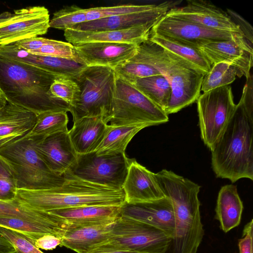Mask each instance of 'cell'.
Segmentation results:
<instances>
[{
  "mask_svg": "<svg viewBox=\"0 0 253 253\" xmlns=\"http://www.w3.org/2000/svg\"><path fill=\"white\" fill-rule=\"evenodd\" d=\"M0 253H17L13 245L0 234Z\"/></svg>",
  "mask_w": 253,
  "mask_h": 253,
  "instance_id": "obj_45",
  "label": "cell"
},
{
  "mask_svg": "<svg viewBox=\"0 0 253 253\" xmlns=\"http://www.w3.org/2000/svg\"><path fill=\"white\" fill-rule=\"evenodd\" d=\"M120 215L149 224L173 237L174 211L171 201L166 196L152 201L126 203L121 207Z\"/></svg>",
  "mask_w": 253,
  "mask_h": 253,
  "instance_id": "obj_19",
  "label": "cell"
},
{
  "mask_svg": "<svg viewBox=\"0 0 253 253\" xmlns=\"http://www.w3.org/2000/svg\"><path fill=\"white\" fill-rule=\"evenodd\" d=\"M244 207L236 185L227 184L220 188L215 209V218L227 233L240 223Z\"/></svg>",
  "mask_w": 253,
  "mask_h": 253,
  "instance_id": "obj_27",
  "label": "cell"
},
{
  "mask_svg": "<svg viewBox=\"0 0 253 253\" xmlns=\"http://www.w3.org/2000/svg\"><path fill=\"white\" fill-rule=\"evenodd\" d=\"M86 21L85 8L72 5L66 6L53 13L49 27L64 31Z\"/></svg>",
  "mask_w": 253,
  "mask_h": 253,
  "instance_id": "obj_36",
  "label": "cell"
},
{
  "mask_svg": "<svg viewBox=\"0 0 253 253\" xmlns=\"http://www.w3.org/2000/svg\"><path fill=\"white\" fill-rule=\"evenodd\" d=\"M171 240V237L155 227L120 214L112 224L110 238L93 250L167 253Z\"/></svg>",
  "mask_w": 253,
  "mask_h": 253,
  "instance_id": "obj_9",
  "label": "cell"
},
{
  "mask_svg": "<svg viewBox=\"0 0 253 253\" xmlns=\"http://www.w3.org/2000/svg\"><path fill=\"white\" fill-rule=\"evenodd\" d=\"M116 78L112 68L91 66L73 79L80 90L78 100L70 109L73 122L84 117H98L106 123L112 112Z\"/></svg>",
  "mask_w": 253,
  "mask_h": 253,
  "instance_id": "obj_6",
  "label": "cell"
},
{
  "mask_svg": "<svg viewBox=\"0 0 253 253\" xmlns=\"http://www.w3.org/2000/svg\"><path fill=\"white\" fill-rule=\"evenodd\" d=\"M0 234L13 245L17 253H43L35 246V240L17 231L0 226Z\"/></svg>",
  "mask_w": 253,
  "mask_h": 253,
  "instance_id": "obj_38",
  "label": "cell"
},
{
  "mask_svg": "<svg viewBox=\"0 0 253 253\" xmlns=\"http://www.w3.org/2000/svg\"><path fill=\"white\" fill-rule=\"evenodd\" d=\"M16 199L27 207L44 211L87 206L121 207L126 203L123 189L82 180L69 171L61 186L43 190L17 189Z\"/></svg>",
  "mask_w": 253,
  "mask_h": 253,
  "instance_id": "obj_4",
  "label": "cell"
},
{
  "mask_svg": "<svg viewBox=\"0 0 253 253\" xmlns=\"http://www.w3.org/2000/svg\"><path fill=\"white\" fill-rule=\"evenodd\" d=\"M129 160L125 153L77 154V161L69 171L82 180L119 190L123 189Z\"/></svg>",
  "mask_w": 253,
  "mask_h": 253,
  "instance_id": "obj_11",
  "label": "cell"
},
{
  "mask_svg": "<svg viewBox=\"0 0 253 253\" xmlns=\"http://www.w3.org/2000/svg\"><path fill=\"white\" fill-rule=\"evenodd\" d=\"M246 79L241 98L211 152V166L218 178L234 183L253 180V82Z\"/></svg>",
  "mask_w": 253,
  "mask_h": 253,
  "instance_id": "obj_1",
  "label": "cell"
},
{
  "mask_svg": "<svg viewBox=\"0 0 253 253\" xmlns=\"http://www.w3.org/2000/svg\"><path fill=\"white\" fill-rule=\"evenodd\" d=\"M0 56L35 66L58 77L72 79L86 67L67 59L32 53L15 43L0 45Z\"/></svg>",
  "mask_w": 253,
  "mask_h": 253,
  "instance_id": "obj_17",
  "label": "cell"
},
{
  "mask_svg": "<svg viewBox=\"0 0 253 253\" xmlns=\"http://www.w3.org/2000/svg\"><path fill=\"white\" fill-rule=\"evenodd\" d=\"M149 39L183 60L204 76L211 67L208 59L199 49L156 36L149 35Z\"/></svg>",
  "mask_w": 253,
  "mask_h": 253,
  "instance_id": "obj_30",
  "label": "cell"
},
{
  "mask_svg": "<svg viewBox=\"0 0 253 253\" xmlns=\"http://www.w3.org/2000/svg\"><path fill=\"white\" fill-rule=\"evenodd\" d=\"M226 12L239 27L245 40L251 45L253 43V28L251 25L236 12L227 9Z\"/></svg>",
  "mask_w": 253,
  "mask_h": 253,
  "instance_id": "obj_41",
  "label": "cell"
},
{
  "mask_svg": "<svg viewBox=\"0 0 253 253\" xmlns=\"http://www.w3.org/2000/svg\"><path fill=\"white\" fill-rule=\"evenodd\" d=\"M108 124L102 118L84 117L74 122L68 134L78 154L94 152L102 140Z\"/></svg>",
  "mask_w": 253,
  "mask_h": 253,
  "instance_id": "obj_26",
  "label": "cell"
},
{
  "mask_svg": "<svg viewBox=\"0 0 253 253\" xmlns=\"http://www.w3.org/2000/svg\"><path fill=\"white\" fill-rule=\"evenodd\" d=\"M196 102L201 137L211 151L236 107L232 88L227 85L203 92Z\"/></svg>",
  "mask_w": 253,
  "mask_h": 253,
  "instance_id": "obj_10",
  "label": "cell"
},
{
  "mask_svg": "<svg viewBox=\"0 0 253 253\" xmlns=\"http://www.w3.org/2000/svg\"><path fill=\"white\" fill-rule=\"evenodd\" d=\"M157 21L120 30L85 32L69 29L64 31V36L68 42L73 45L93 42L138 44L148 39L150 30Z\"/></svg>",
  "mask_w": 253,
  "mask_h": 253,
  "instance_id": "obj_23",
  "label": "cell"
},
{
  "mask_svg": "<svg viewBox=\"0 0 253 253\" xmlns=\"http://www.w3.org/2000/svg\"><path fill=\"white\" fill-rule=\"evenodd\" d=\"M12 13L8 11H5L0 13V23L7 20Z\"/></svg>",
  "mask_w": 253,
  "mask_h": 253,
  "instance_id": "obj_47",
  "label": "cell"
},
{
  "mask_svg": "<svg viewBox=\"0 0 253 253\" xmlns=\"http://www.w3.org/2000/svg\"><path fill=\"white\" fill-rule=\"evenodd\" d=\"M123 189L126 203L128 204L152 201L165 197L156 173L141 165L134 159L129 160Z\"/></svg>",
  "mask_w": 253,
  "mask_h": 253,
  "instance_id": "obj_21",
  "label": "cell"
},
{
  "mask_svg": "<svg viewBox=\"0 0 253 253\" xmlns=\"http://www.w3.org/2000/svg\"><path fill=\"white\" fill-rule=\"evenodd\" d=\"M49 22V11L43 6L14 10L7 20L0 23V45L44 35Z\"/></svg>",
  "mask_w": 253,
  "mask_h": 253,
  "instance_id": "obj_13",
  "label": "cell"
},
{
  "mask_svg": "<svg viewBox=\"0 0 253 253\" xmlns=\"http://www.w3.org/2000/svg\"><path fill=\"white\" fill-rule=\"evenodd\" d=\"M56 41V40L37 37L21 40L14 43L29 52H32L40 49L44 45L54 43Z\"/></svg>",
  "mask_w": 253,
  "mask_h": 253,
  "instance_id": "obj_43",
  "label": "cell"
},
{
  "mask_svg": "<svg viewBox=\"0 0 253 253\" xmlns=\"http://www.w3.org/2000/svg\"><path fill=\"white\" fill-rule=\"evenodd\" d=\"M121 207L87 206L51 211L49 212L65 219L70 225L97 226L113 223L120 214Z\"/></svg>",
  "mask_w": 253,
  "mask_h": 253,
  "instance_id": "obj_24",
  "label": "cell"
},
{
  "mask_svg": "<svg viewBox=\"0 0 253 253\" xmlns=\"http://www.w3.org/2000/svg\"><path fill=\"white\" fill-rule=\"evenodd\" d=\"M244 76L242 71L237 67L225 62L213 64L209 72L204 76L201 91L206 92L216 88L233 83L236 77Z\"/></svg>",
  "mask_w": 253,
  "mask_h": 253,
  "instance_id": "obj_34",
  "label": "cell"
},
{
  "mask_svg": "<svg viewBox=\"0 0 253 253\" xmlns=\"http://www.w3.org/2000/svg\"><path fill=\"white\" fill-rule=\"evenodd\" d=\"M156 176L165 196L171 201L174 211V231L168 252L197 253L204 235L198 198L201 186L166 169Z\"/></svg>",
  "mask_w": 253,
  "mask_h": 253,
  "instance_id": "obj_3",
  "label": "cell"
},
{
  "mask_svg": "<svg viewBox=\"0 0 253 253\" xmlns=\"http://www.w3.org/2000/svg\"><path fill=\"white\" fill-rule=\"evenodd\" d=\"M169 120L164 110L132 84L117 76L112 112L106 124L114 126L140 124L156 126Z\"/></svg>",
  "mask_w": 253,
  "mask_h": 253,
  "instance_id": "obj_8",
  "label": "cell"
},
{
  "mask_svg": "<svg viewBox=\"0 0 253 253\" xmlns=\"http://www.w3.org/2000/svg\"><path fill=\"white\" fill-rule=\"evenodd\" d=\"M0 216L20 218L65 227L68 225L63 218L48 211L27 207L16 198L11 201L0 200Z\"/></svg>",
  "mask_w": 253,
  "mask_h": 253,
  "instance_id": "obj_29",
  "label": "cell"
},
{
  "mask_svg": "<svg viewBox=\"0 0 253 253\" xmlns=\"http://www.w3.org/2000/svg\"><path fill=\"white\" fill-rule=\"evenodd\" d=\"M112 224L85 226L68 224L61 238L60 246L77 253H89L107 242L111 236Z\"/></svg>",
  "mask_w": 253,
  "mask_h": 253,
  "instance_id": "obj_25",
  "label": "cell"
},
{
  "mask_svg": "<svg viewBox=\"0 0 253 253\" xmlns=\"http://www.w3.org/2000/svg\"><path fill=\"white\" fill-rule=\"evenodd\" d=\"M49 93L54 98L62 100L73 106L80 97V88L72 79L58 77L52 83Z\"/></svg>",
  "mask_w": 253,
  "mask_h": 253,
  "instance_id": "obj_37",
  "label": "cell"
},
{
  "mask_svg": "<svg viewBox=\"0 0 253 253\" xmlns=\"http://www.w3.org/2000/svg\"><path fill=\"white\" fill-rule=\"evenodd\" d=\"M129 59L153 67L168 81L172 90L165 111L168 116L191 105L200 96L204 75L149 38L138 45Z\"/></svg>",
  "mask_w": 253,
  "mask_h": 253,
  "instance_id": "obj_5",
  "label": "cell"
},
{
  "mask_svg": "<svg viewBox=\"0 0 253 253\" xmlns=\"http://www.w3.org/2000/svg\"><path fill=\"white\" fill-rule=\"evenodd\" d=\"M6 103V100L0 95V108L4 106Z\"/></svg>",
  "mask_w": 253,
  "mask_h": 253,
  "instance_id": "obj_48",
  "label": "cell"
},
{
  "mask_svg": "<svg viewBox=\"0 0 253 253\" xmlns=\"http://www.w3.org/2000/svg\"><path fill=\"white\" fill-rule=\"evenodd\" d=\"M199 50L211 66L217 63L225 62L240 69L246 79L251 74L253 45L243 37L211 42L201 46Z\"/></svg>",
  "mask_w": 253,
  "mask_h": 253,
  "instance_id": "obj_16",
  "label": "cell"
},
{
  "mask_svg": "<svg viewBox=\"0 0 253 253\" xmlns=\"http://www.w3.org/2000/svg\"><path fill=\"white\" fill-rule=\"evenodd\" d=\"M0 157L13 171L18 189H51L61 186L66 180V173L59 175L48 168L36 150L35 140L30 137L0 149Z\"/></svg>",
  "mask_w": 253,
  "mask_h": 253,
  "instance_id": "obj_7",
  "label": "cell"
},
{
  "mask_svg": "<svg viewBox=\"0 0 253 253\" xmlns=\"http://www.w3.org/2000/svg\"><path fill=\"white\" fill-rule=\"evenodd\" d=\"M36 121L33 112L7 102L0 108V150L26 137Z\"/></svg>",
  "mask_w": 253,
  "mask_h": 253,
  "instance_id": "obj_22",
  "label": "cell"
},
{
  "mask_svg": "<svg viewBox=\"0 0 253 253\" xmlns=\"http://www.w3.org/2000/svg\"><path fill=\"white\" fill-rule=\"evenodd\" d=\"M186 2L185 6L173 7L169 10L167 14L211 29L243 36L239 26L233 21L226 11L211 1L188 0Z\"/></svg>",
  "mask_w": 253,
  "mask_h": 253,
  "instance_id": "obj_14",
  "label": "cell"
},
{
  "mask_svg": "<svg viewBox=\"0 0 253 253\" xmlns=\"http://www.w3.org/2000/svg\"><path fill=\"white\" fill-rule=\"evenodd\" d=\"M132 84L154 103L165 111L170 101L172 90L164 76L162 74L149 76L138 79Z\"/></svg>",
  "mask_w": 253,
  "mask_h": 253,
  "instance_id": "obj_31",
  "label": "cell"
},
{
  "mask_svg": "<svg viewBox=\"0 0 253 253\" xmlns=\"http://www.w3.org/2000/svg\"><path fill=\"white\" fill-rule=\"evenodd\" d=\"M150 126L140 124L114 126L108 125L101 143L94 151L97 155L125 153L126 146L134 136L141 129Z\"/></svg>",
  "mask_w": 253,
  "mask_h": 253,
  "instance_id": "obj_28",
  "label": "cell"
},
{
  "mask_svg": "<svg viewBox=\"0 0 253 253\" xmlns=\"http://www.w3.org/2000/svg\"><path fill=\"white\" fill-rule=\"evenodd\" d=\"M149 35L160 37L198 49L212 42L226 41L236 37L244 38L241 34L211 29L167 14L155 22Z\"/></svg>",
  "mask_w": 253,
  "mask_h": 253,
  "instance_id": "obj_12",
  "label": "cell"
},
{
  "mask_svg": "<svg viewBox=\"0 0 253 253\" xmlns=\"http://www.w3.org/2000/svg\"><path fill=\"white\" fill-rule=\"evenodd\" d=\"M61 243V238L49 234L44 235L34 241L37 248L44 250H52L60 246Z\"/></svg>",
  "mask_w": 253,
  "mask_h": 253,
  "instance_id": "obj_44",
  "label": "cell"
},
{
  "mask_svg": "<svg viewBox=\"0 0 253 253\" xmlns=\"http://www.w3.org/2000/svg\"><path fill=\"white\" fill-rule=\"evenodd\" d=\"M138 44L123 42H93L73 46L82 64L86 66H101L114 69L136 53Z\"/></svg>",
  "mask_w": 253,
  "mask_h": 253,
  "instance_id": "obj_15",
  "label": "cell"
},
{
  "mask_svg": "<svg viewBox=\"0 0 253 253\" xmlns=\"http://www.w3.org/2000/svg\"><path fill=\"white\" fill-rule=\"evenodd\" d=\"M68 131L51 134L42 139H33L42 160L51 171L59 175L69 171L77 159L78 154L72 144Z\"/></svg>",
  "mask_w": 253,
  "mask_h": 253,
  "instance_id": "obj_18",
  "label": "cell"
},
{
  "mask_svg": "<svg viewBox=\"0 0 253 253\" xmlns=\"http://www.w3.org/2000/svg\"><path fill=\"white\" fill-rule=\"evenodd\" d=\"M174 1L163 2L153 9L140 12L115 15L84 22L71 29L80 31H104L130 29L157 21L174 7Z\"/></svg>",
  "mask_w": 253,
  "mask_h": 253,
  "instance_id": "obj_20",
  "label": "cell"
},
{
  "mask_svg": "<svg viewBox=\"0 0 253 253\" xmlns=\"http://www.w3.org/2000/svg\"><path fill=\"white\" fill-rule=\"evenodd\" d=\"M68 117L66 112L51 111L36 115L35 125L26 136L42 139L56 133L68 130Z\"/></svg>",
  "mask_w": 253,
  "mask_h": 253,
  "instance_id": "obj_33",
  "label": "cell"
},
{
  "mask_svg": "<svg viewBox=\"0 0 253 253\" xmlns=\"http://www.w3.org/2000/svg\"><path fill=\"white\" fill-rule=\"evenodd\" d=\"M17 189V180L13 171L0 157V200L15 199Z\"/></svg>",
  "mask_w": 253,
  "mask_h": 253,
  "instance_id": "obj_39",
  "label": "cell"
},
{
  "mask_svg": "<svg viewBox=\"0 0 253 253\" xmlns=\"http://www.w3.org/2000/svg\"><path fill=\"white\" fill-rule=\"evenodd\" d=\"M89 253H142L134 251L123 250H103L96 251L93 250Z\"/></svg>",
  "mask_w": 253,
  "mask_h": 253,
  "instance_id": "obj_46",
  "label": "cell"
},
{
  "mask_svg": "<svg viewBox=\"0 0 253 253\" xmlns=\"http://www.w3.org/2000/svg\"><path fill=\"white\" fill-rule=\"evenodd\" d=\"M30 52L67 59L81 63L75 51L73 45L62 41H56L54 43L44 45L40 49Z\"/></svg>",
  "mask_w": 253,
  "mask_h": 253,
  "instance_id": "obj_40",
  "label": "cell"
},
{
  "mask_svg": "<svg viewBox=\"0 0 253 253\" xmlns=\"http://www.w3.org/2000/svg\"><path fill=\"white\" fill-rule=\"evenodd\" d=\"M0 226L17 231L34 240L47 234L61 238L68 228L20 218L2 216H0Z\"/></svg>",
  "mask_w": 253,
  "mask_h": 253,
  "instance_id": "obj_32",
  "label": "cell"
},
{
  "mask_svg": "<svg viewBox=\"0 0 253 253\" xmlns=\"http://www.w3.org/2000/svg\"><path fill=\"white\" fill-rule=\"evenodd\" d=\"M253 220L248 222L244 226L242 238L239 240L240 253H253Z\"/></svg>",
  "mask_w": 253,
  "mask_h": 253,
  "instance_id": "obj_42",
  "label": "cell"
},
{
  "mask_svg": "<svg viewBox=\"0 0 253 253\" xmlns=\"http://www.w3.org/2000/svg\"><path fill=\"white\" fill-rule=\"evenodd\" d=\"M58 77L35 66L0 56V95L7 102L36 115L70 112L69 104L49 93L50 85Z\"/></svg>",
  "mask_w": 253,
  "mask_h": 253,
  "instance_id": "obj_2",
  "label": "cell"
},
{
  "mask_svg": "<svg viewBox=\"0 0 253 253\" xmlns=\"http://www.w3.org/2000/svg\"><path fill=\"white\" fill-rule=\"evenodd\" d=\"M156 5L155 4H124L85 8L86 22L115 15L148 10L153 9Z\"/></svg>",
  "mask_w": 253,
  "mask_h": 253,
  "instance_id": "obj_35",
  "label": "cell"
}]
</instances>
